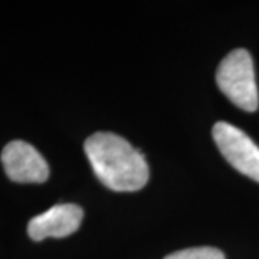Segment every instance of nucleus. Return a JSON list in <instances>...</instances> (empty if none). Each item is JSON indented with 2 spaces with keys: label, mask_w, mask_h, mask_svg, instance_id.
Wrapping results in <instances>:
<instances>
[{
  "label": "nucleus",
  "mask_w": 259,
  "mask_h": 259,
  "mask_svg": "<svg viewBox=\"0 0 259 259\" xmlns=\"http://www.w3.org/2000/svg\"><path fill=\"white\" fill-rule=\"evenodd\" d=\"M216 82L238 108L248 112L258 110V85L253 61L248 51L235 49L225 56L216 71Z\"/></svg>",
  "instance_id": "f03ea898"
},
{
  "label": "nucleus",
  "mask_w": 259,
  "mask_h": 259,
  "mask_svg": "<svg viewBox=\"0 0 259 259\" xmlns=\"http://www.w3.org/2000/svg\"><path fill=\"white\" fill-rule=\"evenodd\" d=\"M212 136L228 163L259 183V147L246 133L229 122L219 121L213 125Z\"/></svg>",
  "instance_id": "7ed1b4c3"
},
{
  "label": "nucleus",
  "mask_w": 259,
  "mask_h": 259,
  "mask_svg": "<svg viewBox=\"0 0 259 259\" xmlns=\"http://www.w3.org/2000/svg\"><path fill=\"white\" fill-rule=\"evenodd\" d=\"M2 163L8 177L16 183H44L49 177L47 160L26 141L8 143L2 151Z\"/></svg>",
  "instance_id": "20e7f679"
},
{
  "label": "nucleus",
  "mask_w": 259,
  "mask_h": 259,
  "mask_svg": "<svg viewBox=\"0 0 259 259\" xmlns=\"http://www.w3.org/2000/svg\"><path fill=\"white\" fill-rule=\"evenodd\" d=\"M94 173L114 192H137L147 185L148 164L127 140L114 133H95L83 144Z\"/></svg>",
  "instance_id": "f257e3e1"
},
{
  "label": "nucleus",
  "mask_w": 259,
  "mask_h": 259,
  "mask_svg": "<svg viewBox=\"0 0 259 259\" xmlns=\"http://www.w3.org/2000/svg\"><path fill=\"white\" fill-rule=\"evenodd\" d=\"M164 259H225V255L222 250L212 246H200L177 250L175 253L167 255Z\"/></svg>",
  "instance_id": "423d86ee"
},
{
  "label": "nucleus",
  "mask_w": 259,
  "mask_h": 259,
  "mask_svg": "<svg viewBox=\"0 0 259 259\" xmlns=\"http://www.w3.org/2000/svg\"><path fill=\"white\" fill-rule=\"evenodd\" d=\"M82 219L83 210L78 204H55L29 222L28 235L36 242L47 238H66L79 229Z\"/></svg>",
  "instance_id": "39448f33"
}]
</instances>
